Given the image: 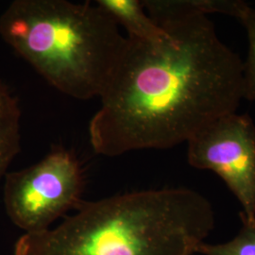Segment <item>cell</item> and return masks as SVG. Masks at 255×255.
Returning <instances> with one entry per match:
<instances>
[{
    "label": "cell",
    "instance_id": "cell-2",
    "mask_svg": "<svg viewBox=\"0 0 255 255\" xmlns=\"http://www.w3.org/2000/svg\"><path fill=\"white\" fill-rule=\"evenodd\" d=\"M54 229L24 234L14 255H194L215 228L213 206L189 188L82 201Z\"/></svg>",
    "mask_w": 255,
    "mask_h": 255
},
{
    "label": "cell",
    "instance_id": "cell-4",
    "mask_svg": "<svg viewBox=\"0 0 255 255\" xmlns=\"http://www.w3.org/2000/svg\"><path fill=\"white\" fill-rule=\"evenodd\" d=\"M4 204L12 223L25 234L49 230L82 203L83 177L72 152L55 148L25 169L5 175Z\"/></svg>",
    "mask_w": 255,
    "mask_h": 255
},
{
    "label": "cell",
    "instance_id": "cell-5",
    "mask_svg": "<svg viewBox=\"0 0 255 255\" xmlns=\"http://www.w3.org/2000/svg\"><path fill=\"white\" fill-rule=\"evenodd\" d=\"M187 161L226 183L241 205L240 217L255 220V125L237 112L214 120L187 142Z\"/></svg>",
    "mask_w": 255,
    "mask_h": 255
},
{
    "label": "cell",
    "instance_id": "cell-9",
    "mask_svg": "<svg viewBox=\"0 0 255 255\" xmlns=\"http://www.w3.org/2000/svg\"><path fill=\"white\" fill-rule=\"evenodd\" d=\"M240 22L246 28L249 49L243 62L244 100L255 101V8L250 6Z\"/></svg>",
    "mask_w": 255,
    "mask_h": 255
},
{
    "label": "cell",
    "instance_id": "cell-6",
    "mask_svg": "<svg viewBox=\"0 0 255 255\" xmlns=\"http://www.w3.org/2000/svg\"><path fill=\"white\" fill-rule=\"evenodd\" d=\"M95 4L118 25L126 28L128 37L152 45H162L171 35L147 14L139 0H97Z\"/></svg>",
    "mask_w": 255,
    "mask_h": 255
},
{
    "label": "cell",
    "instance_id": "cell-1",
    "mask_svg": "<svg viewBox=\"0 0 255 255\" xmlns=\"http://www.w3.org/2000/svg\"><path fill=\"white\" fill-rule=\"evenodd\" d=\"M143 7L171 39L152 45L132 38L89 123L97 154L114 157L187 142L244 100L243 62L205 15Z\"/></svg>",
    "mask_w": 255,
    "mask_h": 255
},
{
    "label": "cell",
    "instance_id": "cell-8",
    "mask_svg": "<svg viewBox=\"0 0 255 255\" xmlns=\"http://www.w3.org/2000/svg\"><path fill=\"white\" fill-rule=\"evenodd\" d=\"M242 226L237 236L224 243L210 244L202 242L195 255H255V220L250 221L240 217Z\"/></svg>",
    "mask_w": 255,
    "mask_h": 255
},
{
    "label": "cell",
    "instance_id": "cell-7",
    "mask_svg": "<svg viewBox=\"0 0 255 255\" xmlns=\"http://www.w3.org/2000/svg\"><path fill=\"white\" fill-rule=\"evenodd\" d=\"M21 110L18 100L0 80V178L20 151Z\"/></svg>",
    "mask_w": 255,
    "mask_h": 255
},
{
    "label": "cell",
    "instance_id": "cell-3",
    "mask_svg": "<svg viewBox=\"0 0 255 255\" xmlns=\"http://www.w3.org/2000/svg\"><path fill=\"white\" fill-rule=\"evenodd\" d=\"M0 36L51 86L82 101L106 91L128 44L99 6L67 0L11 2Z\"/></svg>",
    "mask_w": 255,
    "mask_h": 255
}]
</instances>
